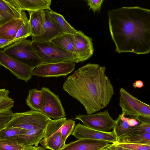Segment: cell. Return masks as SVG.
Returning <instances> with one entry per match:
<instances>
[{
  "label": "cell",
  "instance_id": "cell-31",
  "mask_svg": "<svg viewBox=\"0 0 150 150\" xmlns=\"http://www.w3.org/2000/svg\"><path fill=\"white\" fill-rule=\"evenodd\" d=\"M75 125V121L67 119L61 127V132L63 140L66 142L67 138L72 133Z\"/></svg>",
  "mask_w": 150,
  "mask_h": 150
},
{
  "label": "cell",
  "instance_id": "cell-3",
  "mask_svg": "<svg viewBox=\"0 0 150 150\" xmlns=\"http://www.w3.org/2000/svg\"><path fill=\"white\" fill-rule=\"evenodd\" d=\"M8 56L35 69L42 61L32 47L31 41L23 38L3 50Z\"/></svg>",
  "mask_w": 150,
  "mask_h": 150
},
{
  "label": "cell",
  "instance_id": "cell-21",
  "mask_svg": "<svg viewBox=\"0 0 150 150\" xmlns=\"http://www.w3.org/2000/svg\"><path fill=\"white\" fill-rule=\"evenodd\" d=\"M50 42L57 47L72 53L74 55V35L63 33L52 39Z\"/></svg>",
  "mask_w": 150,
  "mask_h": 150
},
{
  "label": "cell",
  "instance_id": "cell-8",
  "mask_svg": "<svg viewBox=\"0 0 150 150\" xmlns=\"http://www.w3.org/2000/svg\"><path fill=\"white\" fill-rule=\"evenodd\" d=\"M75 119L81 121L83 125L88 128L104 132H110L115 123L108 110L94 114H79L76 116Z\"/></svg>",
  "mask_w": 150,
  "mask_h": 150
},
{
  "label": "cell",
  "instance_id": "cell-12",
  "mask_svg": "<svg viewBox=\"0 0 150 150\" xmlns=\"http://www.w3.org/2000/svg\"><path fill=\"white\" fill-rule=\"evenodd\" d=\"M91 38L81 31H78L74 35V55L76 63L82 62L93 54L94 49Z\"/></svg>",
  "mask_w": 150,
  "mask_h": 150
},
{
  "label": "cell",
  "instance_id": "cell-20",
  "mask_svg": "<svg viewBox=\"0 0 150 150\" xmlns=\"http://www.w3.org/2000/svg\"><path fill=\"white\" fill-rule=\"evenodd\" d=\"M45 132V130L43 129L27 130L25 133L15 140L24 147L34 145L37 146L43 138Z\"/></svg>",
  "mask_w": 150,
  "mask_h": 150
},
{
  "label": "cell",
  "instance_id": "cell-17",
  "mask_svg": "<svg viewBox=\"0 0 150 150\" xmlns=\"http://www.w3.org/2000/svg\"><path fill=\"white\" fill-rule=\"evenodd\" d=\"M25 13L16 8L11 0H0V26L12 19L21 18Z\"/></svg>",
  "mask_w": 150,
  "mask_h": 150
},
{
  "label": "cell",
  "instance_id": "cell-9",
  "mask_svg": "<svg viewBox=\"0 0 150 150\" xmlns=\"http://www.w3.org/2000/svg\"><path fill=\"white\" fill-rule=\"evenodd\" d=\"M40 91L43 102L39 111L54 120L66 117V115L59 96L47 87H42Z\"/></svg>",
  "mask_w": 150,
  "mask_h": 150
},
{
  "label": "cell",
  "instance_id": "cell-34",
  "mask_svg": "<svg viewBox=\"0 0 150 150\" xmlns=\"http://www.w3.org/2000/svg\"><path fill=\"white\" fill-rule=\"evenodd\" d=\"M104 0H87L86 1L88 6H89V10L91 9L94 12H100L101 8V5Z\"/></svg>",
  "mask_w": 150,
  "mask_h": 150
},
{
  "label": "cell",
  "instance_id": "cell-29",
  "mask_svg": "<svg viewBox=\"0 0 150 150\" xmlns=\"http://www.w3.org/2000/svg\"><path fill=\"white\" fill-rule=\"evenodd\" d=\"M24 148L15 139H0V150H21Z\"/></svg>",
  "mask_w": 150,
  "mask_h": 150
},
{
  "label": "cell",
  "instance_id": "cell-11",
  "mask_svg": "<svg viewBox=\"0 0 150 150\" xmlns=\"http://www.w3.org/2000/svg\"><path fill=\"white\" fill-rule=\"evenodd\" d=\"M0 65L8 69L18 79L27 82L33 76L34 69L5 53L0 50Z\"/></svg>",
  "mask_w": 150,
  "mask_h": 150
},
{
  "label": "cell",
  "instance_id": "cell-14",
  "mask_svg": "<svg viewBox=\"0 0 150 150\" xmlns=\"http://www.w3.org/2000/svg\"><path fill=\"white\" fill-rule=\"evenodd\" d=\"M145 118L147 117L127 114L122 111L115 120L113 128L117 140L140 124Z\"/></svg>",
  "mask_w": 150,
  "mask_h": 150
},
{
  "label": "cell",
  "instance_id": "cell-18",
  "mask_svg": "<svg viewBox=\"0 0 150 150\" xmlns=\"http://www.w3.org/2000/svg\"><path fill=\"white\" fill-rule=\"evenodd\" d=\"M28 20L25 13L19 18L13 19L0 26V38L13 39L21 26Z\"/></svg>",
  "mask_w": 150,
  "mask_h": 150
},
{
  "label": "cell",
  "instance_id": "cell-25",
  "mask_svg": "<svg viewBox=\"0 0 150 150\" xmlns=\"http://www.w3.org/2000/svg\"><path fill=\"white\" fill-rule=\"evenodd\" d=\"M47 11L50 17L61 28L64 33L74 35L77 32L78 30L68 23L62 15L52 11L51 9H47Z\"/></svg>",
  "mask_w": 150,
  "mask_h": 150
},
{
  "label": "cell",
  "instance_id": "cell-28",
  "mask_svg": "<svg viewBox=\"0 0 150 150\" xmlns=\"http://www.w3.org/2000/svg\"><path fill=\"white\" fill-rule=\"evenodd\" d=\"M144 133L150 134V118H145L140 124L128 132L124 136Z\"/></svg>",
  "mask_w": 150,
  "mask_h": 150
},
{
  "label": "cell",
  "instance_id": "cell-4",
  "mask_svg": "<svg viewBox=\"0 0 150 150\" xmlns=\"http://www.w3.org/2000/svg\"><path fill=\"white\" fill-rule=\"evenodd\" d=\"M51 119L39 111L30 110L13 113L5 128L17 127L27 130H45Z\"/></svg>",
  "mask_w": 150,
  "mask_h": 150
},
{
  "label": "cell",
  "instance_id": "cell-40",
  "mask_svg": "<svg viewBox=\"0 0 150 150\" xmlns=\"http://www.w3.org/2000/svg\"><path fill=\"white\" fill-rule=\"evenodd\" d=\"M100 150H106L105 148L102 149H100Z\"/></svg>",
  "mask_w": 150,
  "mask_h": 150
},
{
  "label": "cell",
  "instance_id": "cell-26",
  "mask_svg": "<svg viewBox=\"0 0 150 150\" xmlns=\"http://www.w3.org/2000/svg\"><path fill=\"white\" fill-rule=\"evenodd\" d=\"M9 91L5 88L0 89V113L11 110L14 101L8 96Z\"/></svg>",
  "mask_w": 150,
  "mask_h": 150
},
{
  "label": "cell",
  "instance_id": "cell-22",
  "mask_svg": "<svg viewBox=\"0 0 150 150\" xmlns=\"http://www.w3.org/2000/svg\"><path fill=\"white\" fill-rule=\"evenodd\" d=\"M29 20L31 28V35L38 36L40 33L45 19L44 10L28 11Z\"/></svg>",
  "mask_w": 150,
  "mask_h": 150
},
{
  "label": "cell",
  "instance_id": "cell-5",
  "mask_svg": "<svg viewBox=\"0 0 150 150\" xmlns=\"http://www.w3.org/2000/svg\"><path fill=\"white\" fill-rule=\"evenodd\" d=\"M31 45L42 61V64L66 62H76L71 52L60 48L51 42H40L31 41Z\"/></svg>",
  "mask_w": 150,
  "mask_h": 150
},
{
  "label": "cell",
  "instance_id": "cell-33",
  "mask_svg": "<svg viewBox=\"0 0 150 150\" xmlns=\"http://www.w3.org/2000/svg\"><path fill=\"white\" fill-rule=\"evenodd\" d=\"M13 114L12 110L0 113V131L5 128L6 124L11 119Z\"/></svg>",
  "mask_w": 150,
  "mask_h": 150
},
{
  "label": "cell",
  "instance_id": "cell-35",
  "mask_svg": "<svg viewBox=\"0 0 150 150\" xmlns=\"http://www.w3.org/2000/svg\"><path fill=\"white\" fill-rule=\"evenodd\" d=\"M14 43L13 39L6 40L5 39L0 38V48L2 49Z\"/></svg>",
  "mask_w": 150,
  "mask_h": 150
},
{
  "label": "cell",
  "instance_id": "cell-19",
  "mask_svg": "<svg viewBox=\"0 0 150 150\" xmlns=\"http://www.w3.org/2000/svg\"><path fill=\"white\" fill-rule=\"evenodd\" d=\"M15 6L23 11L50 10L51 0H11Z\"/></svg>",
  "mask_w": 150,
  "mask_h": 150
},
{
  "label": "cell",
  "instance_id": "cell-32",
  "mask_svg": "<svg viewBox=\"0 0 150 150\" xmlns=\"http://www.w3.org/2000/svg\"><path fill=\"white\" fill-rule=\"evenodd\" d=\"M114 144L129 150H150V145L116 142Z\"/></svg>",
  "mask_w": 150,
  "mask_h": 150
},
{
  "label": "cell",
  "instance_id": "cell-38",
  "mask_svg": "<svg viewBox=\"0 0 150 150\" xmlns=\"http://www.w3.org/2000/svg\"><path fill=\"white\" fill-rule=\"evenodd\" d=\"M36 148L37 146H32L24 147L23 149L21 150H36Z\"/></svg>",
  "mask_w": 150,
  "mask_h": 150
},
{
  "label": "cell",
  "instance_id": "cell-37",
  "mask_svg": "<svg viewBox=\"0 0 150 150\" xmlns=\"http://www.w3.org/2000/svg\"><path fill=\"white\" fill-rule=\"evenodd\" d=\"M132 86L134 88H141L144 86V84L142 81L137 80L133 84Z\"/></svg>",
  "mask_w": 150,
  "mask_h": 150
},
{
  "label": "cell",
  "instance_id": "cell-23",
  "mask_svg": "<svg viewBox=\"0 0 150 150\" xmlns=\"http://www.w3.org/2000/svg\"><path fill=\"white\" fill-rule=\"evenodd\" d=\"M43 102V97L40 90L33 88L28 91L26 102L31 110L39 111L42 108Z\"/></svg>",
  "mask_w": 150,
  "mask_h": 150
},
{
  "label": "cell",
  "instance_id": "cell-16",
  "mask_svg": "<svg viewBox=\"0 0 150 150\" xmlns=\"http://www.w3.org/2000/svg\"><path fill=\"white\" fill-rule=\"evenodd\" d=\"M108 141L91 139H79L66 144L61 150H100L110 144Z\"/></svg>",
  "mask_w": 150,
  "mask_h": 150
},
{
  "label": "cell",
  "instance_id": "cell-39",
  "mask_svg": "<svg viewBox=\"0 0 150 150\" xmlns=\"http://www.w3.org/2000/svg\"><path fill=\"white\" fill-rule=\"evenodd\" d=\"M36 150H47L46 149L43 147L41 146H37V148Z\"/></svg>",
  "mask_w": 150,
  "mask_h": 150
},
{
  "label": "cell",
  "instance_id": "cell-36",
  "mask_svg": "<svg viewBox=\"0 0 150 150\" xmlns=\"http://www.w3.org/2000/svg\"><path fill=\"white\" fill-rule=\"evenodd\" d=\"M106 150H129L119 146L113 144H110L105 148Z\"/></svg>",
  "mask_w": 150,
  "mask_h": 150
},
{
  "label": "cell",
  "instance_id": "cell-10",
  "mask_svg": "<svg viewBox=\"0 0 150 150\" xmlns=\"http://www.w3.org/2000/svg\"><path fill=\"white\" fill-rule=\"evenodd\" d=\"M75 65L74 62H71L42 64L34 69L33 76L45 78L65 76L74 70Z\"/></svg>",
  "mask_w": 150,
  "mask_h": 150
},
{
  "label": "cell",
  "instance_id": "cell-13",
  "mask_svg": "<svg viewBox=\"0 0 150 150\" xmlns=\"http://www.w3.org/2000/svg\"><path fill=\"white\" fill-rule=\"evenodd\" d=\"M72 135L78 139H91L107 141L112 143L117 141V137L114 132H104L88 128L80 122L74 127Z\"/></svg>",
  "mask_w": 150,
  "mask_h": 150
},
{
  "label": "cell",
  "instance_id": "cell-6",
  "mask_svg": "<svg viewBox=\"0 0 150 150\" xmlns=\"http://www.w3.org/2000/svg\"><path fill=\"white\" fill-rule=\"evenodd\" d=\"M66 117L51 120L45 130L43 139L40 142L42 147L52 150H61L66 145L62 138L61 127Z\"/></svg>",
  "mask_w": 150,
  "mask_h": 150
},
{
  "label": "cell",
  "instance_id": "cell-27",
  "mask_svg": "<svg viewBox=\"0 0 150 150\" xmlns=\"http://www.w3.org/2000/svg\"><path fill=\"white\" fill-rule=\"evenodd\" d=\"M27 130L17 127L5 128L0 131V139H15Z\"/></svg>",
  "mask_w": 150,
  "mask_h": 150
},
{
  "label": "cell",
  "instance_id": "cell-30",
  "mask_svg": "<svg viewBox=\"0 0 150 150\" xmlns=\"http://www.w3.org/2000/svg\"><path fill=\"white\" fill-rule=\"evenodd\" d=\"M31 28L29 20L24 23L20 28L13 39L14 43L22 39L31 35Z\"/></svg>",
  "mask_w": 150,
  "mask_h": 150
},
{
  "label": "cell",
  "instance_id": "cell-24",
  "mask_svg": "<svg viewBox=\"0 0 150 150\" xmlns=\"http://www.w3.org/2000/svg\"><path fill=\"white\" fill-rule=\"evenodd\" d=\"M117 142L150 145V134L144 133L125 136Z\"/></svg>",
  "mask_w": 150,
  "mask_h": 150
},
{
  "label": "cell",
  "instance_id": "cell-15",
  "mask_svg": "<svg viewBox=\"0 0 150 150\" xmlns=\"http://www.w3.org/2000/svg\"><path fill=\"white\" fill-rule=\"evenodd\" d=\"M45 19L39 35L31 36L32 42H49L53 38L63 32L59 25L50 17L47 9L44 10Z\"/></svg>",
  "mask_w": 150,
  "mask_h": 150
},
{
  "label": "cell",
  "instance_id": "cell-2",
  "mask_svg": "<svg viewBox=\"0 0 150 150\" xmlns=\"http://www.w3.org/2000/svg\"><path fill=\"white\" fill-rule=\"evenodd\" d=\"M105 70L97 64H86L69 76L63 85V90L83 106L87 114L105 108L114 95Z\"/></svg>",
  "mask_w": 150,
  "mask_h": 150
},
{
  "label": "cell",
  "instance_id": "cell-1",
  "mask_svg": "<svg viewBox=\"0 0 150 150\" xmlns=\"http://www.w3.org/2000/svg\"><path fill=\"white\" fill-rule=\"evenodd\" d=\"M109 27L119 53L137 54L150 51V10L139 6L109 10Z\"/></svg>",
  "mask_w": 150,
  "mask_h": 150
},
{
  "label": "cell",
  "instance_id": "cell-7",
  "mask_svg": "<svg viewBox=\"0 0 150 150\" xmlns=\"http://www.w3.org/2000/svg\"><path fill=\"white\" fill-rule=\"evenodd\" d=\"M119 105L125 114L150 118V106L130 94L124 89L120 90Z\"/></svg>",
  "mask_w": 150,
  "mask_h": 150
}]
</instances>
